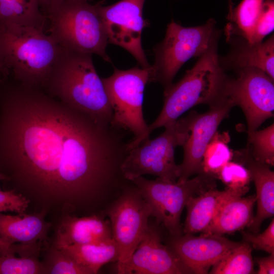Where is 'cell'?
I'll return each instance as SVG.
<instances>
[{
    "label": "cell",
    "mask_w": 274,
    "mask_h": 274,
    "mask_svg": "<svg viewBox=\"0 0 274 274\" xmlns=\"http://www.w3.org/2000/svg\"><path fill=\"white\" fill-rule=\"evenodd\" d=\"M0 172L38 211L104 214L130 181L127 131L18 82L0 92Z\"/></svg>",
    "instance_id": "obj_1"
},
{
    "label": "cell",
    "mask_w": 274,
    "mask_h": 274,
    "mask_svg": "<svg viewBox=\"0 0 274 274\" xmlns=\"http://www.w3.org/2000/svg\"><path fill=\"white\" fill-rule=\"evenodd\" d=\"M42 89L95 122L111 124L112 109L92 54L60 46Z\"/></svg>",
    "instance_id": "obj_2"
},
{
    "label": "cell",
    "mask_w": 274,
    "mask_h": 274,
    "mask_svg": "<svg viewBox=\"0 0 274 274\" xmlns=\"http://www.w3.org/2000/svg\"><path fill=\"white\" fill-rule=\"evenodd\" d=\"M216 39L195 65L178 82L164 91L163 106L148 133L176 121L185 112L200 104L211 105L224 95L228 79L219 64Z\"/></svg>",
    "instance_id": "obj_3"
},
{
    "label": "cell",
    "mask_w": 274,
    "mask_h": 274,
    "mask_svg": "<svg viewBox=\"0 0 274 274\" xmlns=\"http://www.w3.org/2000/svg\"><path fill=\"white\" fill-rule=\"evenodd\" d=\"M0 48L16 82L42 89L60 46L42 29L0 25Z\"/></svg>",
    "instance_id": "obj_4"
},
{
    "label": "cell",
    "mask_w": 274,
    "mask_h": 274,
    "mask_svg": "<svg viewBox=\"0 0 274 274\" xmlns=\"http://www.w3.org/2000/svg\"><path fill=\"white\" fill-rule=\"evenodd\" d=\"M91 0H60L45 12L46 32L60 46L88 54L105 61L111 60L106 53L108 37L99 14V2Z\"/></svg>",
    "instance_id": "obj_5"
},
{
    "label": "cell",
    "mask_w": 274,
    "mask_h": 274,
    "mask_svg": "<svg viewBox=\"0 0 274 274\" xmlns=\"http://www.w3.org/2000/svg\"><path fill=\"white\" fill-rule=\"evenodd\" d=\"M193 112L164 126L157 138L144 140L130 150L122 165L124 177L131 181L145 175L157 176L165 181L178 179V167L175 160V148L183 146L189 136Z\"/></svg>",
    "instance_id": "obj_6"
},
{
    "label": "cell",
    "mask_w": 274,
    "mask_h": 274,
    "mask_svg": "<svg viewBox=\"0 0 274 274\" xmlns=\"http://www.w3.org/2000/svg\"><path fill=\"white\" fill-rule=\"evenodd\" d=\"M150 71L151 66L127 70L114 68L111 76L101 78L113 111L111 124L133 135L128 144L129 151L149 138L143 102L145 87L150 82Z\"/></svg>",
    "instance_id": "obj_7"
},
{
    "label": "cell",
    "mask_w": 274,
    "mask_h": 274,
    "mask_svg": "<svg viewBox=\"0 0 274 274\" xmlns=\"http://www.w3.org/2000/svg\"><path fill=\"white\" fill-rule=\"evenodd\" d=\"M131 182L150 207L156 223L162 224L171 236L183 233L181 216L188 200L217 186L216 178L204 173L184 181L148 180L141 176Z\"/></svg>",
    "instance_id": "obj_8"
},
{
    "label": "cell",
    "mask_w": 274,
    "mask_h": 274,
    "mask_svg": "<svg viewBox=\"0 0 274 274\" xmlns=\"http://www.w3.org/2000/svg\"><path fill=\"white\" fill-rule=\"evenodd\" d=\"M215 21L211 19L203 25L184 27L172 21L161 43L153 49L155 61L151 65L150 82L169 87L181 66L189 59L199 57L215 40Z\"/></svg>",
    "instance_id": "obj_9"
},
{
    "label": "cell",
    "mask_w": 274,
    "mask_h": 274,
    "mask_svg": "<svg viewBox=\"0 0 274 274\" xmlns=\"http://www.w3.org/2000/svg\"><path fill=\"white\" fill-rule=\"evenodd\" d=\"M151 214L150 207L132 182L108 208L105 215L119 250L117 262H125L134 252L148 229Z\"/></svg>",
    "instance_id": "obj_10"
},
{
    "label": "cell",
    "mask_w": 274,
    "mask_h": 274,
    "mask_svg": "<svg viewBox=\"0 0 274 274\" xmlns=\"http://www.w3.org/2000/svg\"><path fill=\"white\" fill-rule=\"evenodd\" d=\"M238 70L234 79H227L225 95L242 110L248 132L257 130L273 116V80L262 71L252 67Z\"/></svg>",
    "instance_id": "obj_11"
},
{
    "label": "cell",
    "mask_w": 274,
    "mask_h": 274,
    "mask_svg": "<svg viewBox=\"0 0 274 274\" xmlns=\"http://www.w3.org/2000/svg\"><path fill=\"white\" fill-rule=\"evenodd\" d=\"M145 0H121L104 6L99 2L98 10L108 37V43L129 52L143 68L151 66L142 45L143 29L149 25L144 19Z\"/></svg>",
    "instance_id": "obj_12"
},
{
    "label": "cell",
    "mask_w": 274,
    "mask_h": 274,
    "mask_svg": "<svg viewBox=\"0 0 274 274\" xmlns=\"http://www.w3.org/2000/svg\"><path fill=\"white\" fill-rule=\"evenodd\" d=\"M209 106L202 114L193 111L189 135L182 146L183 161L178 165V181H184L193 175L203 173L202 162L205 149L221 122L234 107L225 95Z\"/></svg>",
    "instance_id": "obj_13"
},
{
    "label": "cell",
    "mask_w": 274,
    "mask_h": 274,
    "mask_svg": "<svg viewBox=\"0 0 274 274\" xmlns=\"http://www.w3.org/2000/svg\"><path fill=\"white\" fill-rule=\"evenodd\" d=\"M149 224L134 252L125 262H117L119 274L193 273L167 246L161 242L158 224Z\"/></svg>",
    "instance_id": "obj_14"
},
{
    "label": "cell",
    "mask_w": 274,
    "mask_h": 274,
    "mask_svg": "<svg viewBox=\"0 0 274 274\" xmlns=\"http://www.w3.org/2000/svg\"><path fill=\"white\" fill-rule=\"evenodd\" d=\"M239 243L221 235L202 233L170 235L166 245L193 273L204 274Z\"/></svg>",
    "instance_id": "obj_15"
},
{
    "label": "cell",
    "mask_w": 274,
    "mask_h": 274,
    "mask_svg": "<svg viewBox=\"0 0 274 274\" xmlns=\"http://www.w3.org/2000/svg\"><path fill=\"white\" fill-rule=\"evenodd\" d=\"M113 238L110 220L104 215H66L59 220L53 245L99 243Z\"/></svg>",
    "instance_id": "obj_16"
},
{
    "label": "cell",
    "mask_w": 274,
    "mask_h": 274,
    "mask_svg": "<svg viewBox=\"0 0 274 274\" xmlns=\"http://www.w3.org/2000/svg\"><path fill=\"white\" fill-rule=\"evenodd\" d=\"M46 216L44 211L17 215L0 213V238L10 244L43 245L52 226Z\"/></svg>",
    "instance_id": "obj_17"
},
{
    "label": "cell",
    "mask_w": 274,
    "mask_h": 274,
    "mask_svg": "<svg viewBox=\"0 0 274 274\" xmlns=\"http://www.w3.org/2000/svg\"><path fill=\"white\" fill-rule=\"evenodd\" d=\"M237 154L255 184L257 213L248 227L252 233H258L262 222L274 215V172L270 165L256 160L247 148Z\"/></svg>",
    "instance_id": "obj_18"
},
{
    "label": "cell",
    "mask_w": 274,
    "mask_h": 274,
    "mask_svg": "<svg viewBox=\"0 0 274 274\" xmlns=\"http://www.w3.org/2000/svg\"><path fill=\"white\" fill-rule=\"evenodd\" d=\"M249 189L248 186L238 189L227 188L221 191L215 188L191 197L186 205L187 212L183 233H204L225 199L237 194L244 195Z\"/></svg>",
    "instance_id": "obj_19"
},
{
    "label": "cell",
    "mask_w": 274,
    "mask_h": 274,
    "mask_svg": "<svg viewBox=\"0 0 274 274\" xmlns=\"http://www.w3.org/2000/svg\"><path fill=\"white\" fill-rule=\"evenodd\" d=\"M233 195L225 199L219 207L205 234L222 235L232 233L248 226L252 222L255 195L243 197Z\"/></svg>",
    "instance_id": "obj_20"
},
{
    "label": "cell",
    "mask_w": 274,
    "mask_h": 274,
    "mask_svg": "<svg viewBox=\"0 0 274 274\" xmlns=\"http://www.w3.org/2000/svg\"><path fill=\"white\" fill-rule=\"evenodd\" d=\"M56 247L67 253L77 263L86 267L92 274L97 273L106 264L117 262L119 257L118 246L113 238L99 243Z\"/></svg>",
    "instance_id": "obj_21"
},
{
    "label": "cell",
    "mask_w": 274,
    "mask_h": 274,
    "mask_svg": "<svg viewBox=\"0 0 274 274\" xmlns=\"http://www.w3.org/2000/svg\"><path fill=\"white\" fill-rule=\"evenodd\" d=\"M47 18L38 0H0V25L33 27L46 31Z\"/></svg>",
    "instance_id": "obj_22"
},
{
    "label": "cell",
    "mask_w": 274,
    "mask_h": 274,
    "mask_svg": "<svg viewBox=\"0 0 274 274\" xmlns=\"http://www.w3.org/2000/svg\"><path fill=\"white\" fill-rule=\"evenodd\" d=\"M230 64L239 69L246 67L258 68L274 79L273 36L264 42L251 44L246 41L230 55Z\"/></svg>",
    "instance_id": "obj_23"
},
{
    "label": "cell",
    "mask_w": 274,
    "mask_h": 274,
    "mask_svg": "<svg viewBox=\"0 0 274 274\" xmlns=\"http://www.w3.org/2000/svg\"><path fill=\"white\" fill-rule=\"evenodd\" d=\"M212 267L209 272L212 274L256 273L254 269L251 245L244 241L230 250Z\"/></svg>",
    "instance_id": "obj_24"
},
{
    "label": "cell",
    "mask_w": 274,
    "mask_h": 274,
    "mask_svg": "<svg viewBox=\"0 0 274 274\" xmlns=\"http://www.w3.org/2000/svg\"><path fill=\"white\" fill-rule=\"evenodd\" d=\"M230 141L228 132L216 131L207 145L203 155V172L214 176L229 161H231L233 153L229 148Z\"/></svg>",
    "instance_id": "obj_25"
},
{
    "label": "cell",
    "mask_w": 274,
    "mask_h": 274,
    "mask_svg": "<svg viewBox=\"0 0 274 274\" xmlns=\"http://www.w3.org/2000/svg\"><path fill=\"white\" fill-rule=\"evenodd\" d=\"M265 0H242L229 18L247 42L251 44Z\"/></svg>",
    "instance_id": "obj_26"
},
{
    "label": "cell",
    "mask_w": 274,
    "mask_h": 274,
    "mask_svg": "<svg viewBox=\"0 0 274 274\" xmlns=\"http://www.w3.org/2000/svg\"><path fill=\"white\" fill-rule=\"evenodd\" d=\"M41 262L43 274H92L88 269L53 245L48 247Z\"/></svg>",
    "instance_id": "obj_27"
},
{
    "label": "cell",
    "mask_w": 274,
    "mask_h": 274,
    "mask_svg": "<svg viewBox=\"0 0 274 274\" xmlns=\"http://www.w3.org/2000/svg\"><path fill=\"white\" fill-rule=\"evenodd\" d=\"M252 157L257 161L274 165L273 123L262 130L248 132V145Z\"/></svg>",
    "instance_id": "obj_28"
},
{
    "label": "cell",
    "mask_w": 274,
    "mask_h": 274,
    "mask_svg": "<svg viewBox=\"0 0 274 274\" xmlns=\"http://www.w3.org/2000/svg\"><path fill=\"white\" fill-rule=\"evenodd\" d=\"M38 257L0 255V274H43Z\"/></svg>",
    "instance_id": "obj_29"
},
{
    "label": "cell",
    "mask_w": 274,
    "mask_h": 274,
    "mask_svg": "<svg viewBox=\"0 0 274 274\" xmlns=\"http://www.w3.org/2000/svg\"><path fill=\"white\" fill-rule=\"evenodd\" d=\"M218 178L227 188L238 189L248 186L251 181L248 169L243 164L231 161L227 162L218 173Z\"/></svg>",
    "instance_id": "obj_30"
},
{
    "label": "cell",
    "mask_w": 274,
    "mask_h": 274,
    "mask_svg": "<svg viewBox=\"0 0 274 274\" xmlns=\"http://www.w3.org/2000/svg\"><path fill=\"white\" fill-rule=\"evenodd\" d=\"M273 28L274 2L273 0H265L251 44L262 42L263 39L273 31Z\"/></svg>",
    "instance_id": "obj_31"
},
{
    "label": "cell",
    "mask_w": 274,
    "mask_h": 274,
    "mask_svg": "<svg viewBox=\"0 0 274 274\" xmlns=\"http://www.w3.org/2000/svg\"><path fill=\"white\" fill-rule=\"evenodd\" d=\"M242 235L244 241L251 245L254 248L264 251L269 254L274 253L273 218L262 233L255 234L242 231Z\"/></svg>",
    "instance_id": "obj_32"
},
{
    "label": "cell",
    "mask_w": 274,
    "mask_h": 274,
    "mask_svg": "<svg viewBox=\"0 0 274 274\" xmlns=\"http://www.w3.org/2000/svg\"><path fill=\"white\" fill-rule=\"evenodd\" d=\"M29 206V200L21 194L12 189H0V213L10 211L22 214Z\"/></svg>",
    "instance_id": "obj_33"
},
{
    "label": "cell",
    "mask_w": 274,
    "mask_h": 274,
    "mask_svg": "<svg viewBox=\"0 0 274 274\" xmlns=\"http://www.w3.org/2000/svg\"><path fill=\"white\" fill-rule=\"evenodd\" d=\"M31 252V247L29 245L21 244H10L0 238V255H15L19 256H27Z\"/></svg>",
    "instance_id": "obj_34"
},
{
    "label": "cell",
    "mask_w": 274,
    "mask_h": 274,
    "mask_svg": "<svg viewBox=\"0 0 274 274\" xmlns=\"http://www.w3.org/2000/svg\"><path fill=\"white\" fill-rule=\"evenodd\" d=\"M258 265V274L274 273V253L264 257H257L255 259Z\"/></svg>",
    "instance_id": "obj_35"
},
{
    "label": "cell",
    "mask_w": 274,
    "mask_h": 274,
    "mask_svg": "<svg viewBox=\"0 0 274 274\" xmlns=\"http://www.w3.org/2000/svg\"><path fill=\"white\" fill-rule=\"evenodd\" d=\"M10 73V69L0 48V76L2 77L3 79H5Z\"/></svg>",
    "instance_id": "obj_36"
},
{
    "label": "cell",
    "mask_w": 274,
    "mask_h": 274,
    "mask_svg": "<svg viewBox=\"0 0 274 274\" xmlns=\"http://www.w3.org/2000/svg\"><path fill=\"white\" fill-rule=\"evenodd\" d=\"M60 0H38L41 10L44 14L46 10L53 4Z\"/></svg>",
    "instance_id": "obj_37"
},
{
    "label": "cell",
    "mask_w": 274,
    "mask_h": 274,
    "mask_svg": "<svg viewBox=\"0 0 274 274\" xmlns=\"http://www.w3.org/2000/svg\"><path fill=\"white\" fill-rule=\"evenodd\" d=\"M228 6H229V14H228V19L231 15L232 10H233V3L232 0H228Z\"/></svg>",
    "instance_id": "obj_38"
},
{
    "label": "cell",
    "mask_w": 274,
    "mask_h": 274,
    "mask_svg": "<svg viewBox=\"0 0 274 274\" xmlns=\"http://www.w3.org/2000/svg\"><path fill=\"white\" fill-rule=\"evenodd\" d=\"M7 178L0 172V181H7Z\"/></svg>",
    "instance_id": "obj_39"
}]
</instances>
